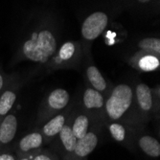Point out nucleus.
<instances>
[{"label":"nucleus","instance_id":"4468645a","mask_svg":"<svg viewBox=\"0 0 160 160\" xmlns=\"http://www.w3.org/2000/svg\"><path fill=\"white\" fill-rule=\"evenodd\" d=\"M84 80L86 84H88L93 89L101 92L106 98L108 96L113 86L103 76L101 71L92 62L86 63V67L84 69Z\"/></svg>","mask_w":160,"mask_h":160},{"label":"nucleus","instance_id":"aec40b11","mask_svg":"<svg viewBox=\"0 0 160 160\" xmlns=\"http://www.w3.org/2000/svg\"><path fill=\"white\" fill-rule=\"evenodd\" d=\"M31 160H60V155L51 150L41 149L31 157Z\"/></svg>","mask_w":160,"mask_h":160},{"label":"nucleus","instance_id":"f3484780","mask_svg":"<svg viewBox=\"0 0 160 160\" xmlns=\"http://www.w3.org/2000/svg\"><path fill=\"white\" fill-rule=\"evenodd\" d=\"M160 57L141 51L136 53L132 59L129 60V64L136 70L144 73H148V72H154L159 69L160 66Z\"/></svg>","mask_w":160,"mask_h":160},{"label":"nucleus","instance_id":"9d476101","mask_svg":"<svg viewBox=\"0 0 160 160\" xmlns=\"http://www.w3.org/2000/svg\"><path fill=\"white\" fill-rule=\"evenodd\" d=\"M72 108H73V105H69L64 110L56 114L44 124H42V126L39 127V128H38L40 133L42 134L45 144L51 143L55 139V137L60 133L63 126L70 117Z\"/></svg>","mask_w":160,"mask_h":160},{"label":"nucleus","instance_id":"412c9836","mask_svg":"<svg viewBox=\"0 0 160 160\" xmlns=\"http://www.w3.org/2000/svg\"><path fill=\"white\" fill-rule=\"evenodd\" d=\"M18 156L14 152H12L11 149L0 152V160H18Z\"/></svg>","mask_w":160,"mask_h":160},{"label":"nucleus","instance_id":"f257e3e1","mask_svg":"<svg viewBox=\"0 0 160 160\" xmlns=\"http://www.w3.org/2000/svg\"><path fill=\"white\" fill-rule=\"evenodd\" d=\"M105 114L106 121L120 122L128 126L144 128L136 111L133 86L129 83L123 82L112 86L106 99Z\"/></svg>","mask_w":160,"mask_h":160},{"label":"nucleus","instance_id":"39448f33","mask_svg":"<svg viewBox=\"0 0 160 160\" xmlns=\"http://www.w3.org/2000/svg\"><path fill=\"white\" fill-rule=\"evenodd\" d=\"M81 47L78 42L66 41L58 49L52 59L45 64L47 72L58 69L78 68L81 61Z\"/></svg>","mask_w":160,"mask_h":160},{"label":"nucleus","instance_id":"f03ea898","mask_svg":"<svg viewBox=\"0 0 160 160\" xmlns=\"http://www.w3.org/2000/svg\"><path fill=\"white\" fill-rule=\"evenodd\" d=\"M58 50L57 38L49 29L34 32L21 46L22 59L45 65Z\"/></svg>","mask_w":160,"mask_h":160},{"label":"nucleus","instance_id":"5701e85b","mask_svg":"<svg viewBox=\"0 0 160 160\" xmlns=\"http://www.w3.org/2000/svg\"><path fill=\"white\" fill-rule=\"evenodd\" d=\"M137 1H138L139 3H141V4H147V3L151 2L152 0H137Z\"/></svg>","mask_w":160,"mask_h":160},{"label":"nucleus","instance_id":"6e6552de","mask_svg":"<svg viewBox=\"0 0 160 160\" xmlns=\"http://www.w3.org/2000/svg\"><path fill=\"white\" fill-rule=\"evenodd\" d=\"M104 127L107 128L111 138L122 146L126 147L130 151H135V133L138 128L141 127H133L128 126L120 122L114 121H105Z\"/></svg>","mask_w":160,"mask_h":160},{"label":"nucleus","instance_id":"a211bd4d","mask_svg":"<svg viewBox=\"0 0 160 160\" xmlns=\"http://www.w3.org/2000/svg\"><path fill=\"white\" fill-rule=\"evenodd\" d=\"M19 90V83L17 81L8 82L7 85L0 92V121L12 111L18 99Z\"/></svg>","mask_w":160,"mask_h":160},{"label":"nucleus","instance_id":"9b49d317","mask_svg":"<svg viewBox=\"0 0 160 160\" xmlns=\"http://www.w3.org/2000/svg\"><path fill=\"white\" fill-rule=\"evenodd\" d=\"M44 144V139H43L39 129L36 128L18 141L14 152L17 153L18 158L32 157L42 149V146Z\"/></svg>","mask_w":160,"mask_h":160},{"label":"nucleus","instance_id":"1a4fd4ad","mask_svg":"<svg viewBox=\"0 0 160 160\" xmlns=\"http://www.w3.org/2000/svg\"><path fill=\"white\" fill-rule=\"evenodd\" d=\"M108 24V14L104 12H95L84 19L82 25V36L87 41H93L105 31Z\"/></svg>","mask_w":160,"mask_h":160},{"label":"nucleus","instance_id":"423d86ee","mask_svg":"<svg viewBox=\"0 0 160 160\" xmlns=\"http://www.w3.org/2000/svg\"><path fill=\"white\" fill-rule=\"evenodd\" d=\"M106 99L107 98L101 92L93 89L92 87L85 83V87L82 91L80 103H78V107L91 116V118L95 121L104 124L106 121Z\"/></svg>","mask_w":160,"mask_h":160},{"label":"nucleus","instance_id":"f8f14e48","mask_svg":"<svg viewBox=\"0 0 160 160\" xmlns=\"http://www.w3.org/2000/svg\"><path fill=\"white\" fill-rule=\"evenodd\" d=\"M18 119L16 112H9L0 121V152L9 150L17 136Z\"/></svg>","mask_w":160,"mask_h":160},{"label":"nucleus","instance_id":"2eb2a0df","mask_svg":"<svg viewBox=\"0 0 160 160\" xmlns=\"http://www.w3.org/2000/svg\"><path fill=\"white\" fill-rule=\"evenodd\" d=\"M95 122L98 121L92 119L91 116L82 110L78 106L75 107L73 105V108H72L70 115V127L77 139L83 137Z\"/></svg>","mask_w":160,"mask_h":160},{"label":"nucleus","instance_id":"4be33fe9","mask_svg":"<svg viewBox=\"0 0 160 160\" xmlns=\"http://www.w3.org/2000/svg\"><path fill=\"white\" fill-rule=\"evenodd\" d=\"M8 82H9L6 80V77H5V75L3 74V72L0 71V92H1V91L3 90V88L7 85Z\"/></svg>","mask_w":160,"mask_h":160},{"label":"nucleus","instance_id":"6ab92c4d","mask_svg":"<svg viewBox=\"0 0 160 160\" xmlns=\"http://www.w3.org/2000/svg\"><path fill=\"white\" fill-rule=\"evenodd\" d=\"M137 46L141 51L160 57V39L158 38H145L139 40Z\"/></svg>","mask_w":160,"mask_h":160},{"label":"nucleus","instance_id":"7ed1b4c3","mask_svg":"<svg viewBox=\"0 0 160 160\" xmlns=\"http://www.w3.org/2000/svg\"><path fill=\"white\" fill-rule=\"evenodd\" d=\"M134 101L138 118L142 126L155 119L159 113V89H153L143 82L133 86Z\"/></svg>","mask_w":160,"mask_h":160},{"label":"nucleus","instance_id":"0eeeda50","mask_svg":"<svg viewBox=\"0 0 160 160\" xmlns=\"http://www.w3.org/2000/svg\"><path fill=\"white\" fill-rule=\"evenodd\" d=\"M103 128H105L104 124L100 122L93 123L87 133L77 140L73 152L65 160H86L98 146Z\"/></svg>","mask_w":160,"mask_h":160},{"label":"nucleus","instance_id":"20e7f679","mask_svg":"<svg viewBox=\"0 0 160 160\" xmlns=\"http://www.w3.org/2000/svg\"><path fill=\"white\" fill-rule=\"evenodd\" d=\"M70 104L71 96L66 89L56 88L52 90L41 101L37 116V125L44 124L53 116L64 110Z\"/></svg>","mask_w":160,"mask_h":160},{"label":"nucleus","instance_id":"b1692460","mask_svg":"<svg viewBox=\"0 0 160 160\" xmlns=\"http://www.w3.org/2000/svg\"><path fill=\"white\" fill-rule=\"evenodd\" d=\"M18 160H31V157H20Z\"/></svg>","mask_w":160,"mask_h":160},{"label":"nucleus","instance_id":"dca6fc26","mask_svg":"<svg viewBox=\"0 0 160 160\" xmlns=\"http://www.w3.org/2000/svg\"><path fill=\"white\" fill-rule=\"evenodd\" d=\"M135 148L152 158H158L160 156V143L159 141L144 132V128H138L135 133Z\"/></svg>","mask_w":160,"mask_h":160},{"label":"nucleus","instance_id":"ddd939ff","mask_svg":"<svg viewBox=\"0 0 160 160\" xmlns=\"http://www.w3.org/2000/svg\"><path fill=\"white\" fill-rule=\"evenodd\" d=\"M72 112V111H71ZM71 115V114H70ZM55 138H57V141L54 142L56 152L61 155L63 160L67 159L71 153L73 152L76 143H77V137L74 135L70 127V117L63 126L62 129L60 132Z\"/></svg>","mask_w":160,"mask_h":160}]
</instances>
